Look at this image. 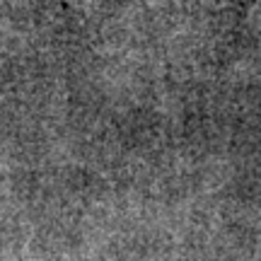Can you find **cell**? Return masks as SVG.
I'll return each instance as SVG.
<instances>
[{
  "label": "cell",
  "mask_w": 261,
  "mask_h": 261,
  "mask_svg": "<svg viewBox=\"0 0 261 261\" xmlns=\"http://www.w3.org/2000/svg\"><path fill=\"white\" fill-rule=\"evenodd\" d=\"M107 3H109V0H83V12L85 15H92L99 5H107Z\"/></svg>",
  "instance_id": "cell-1"
}]
</instances>
